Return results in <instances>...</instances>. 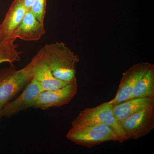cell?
Returning <instances> with one entry per match:
<instances>
[{
  "instance_id": "15",
  "label": "cell",
  "mask_w": 154,
  "mask_h": 154,
  "mask_svg": "<svg viewBox=\"0 0 154 154\" xmlns=\"http://www.w3.org/2000/svg\"><path fill=\"white\" fill-rule=\"evenodd\" d=\"M47 0H36L29 9L36 19L44 25Z\"/></svg>"
},
{
  "instance_id": "11",
  "label": "cell",
  "mask_w": 154,
  "mask_h": 154,
  "mask_svg": "<svg viewBox=\"0 0 154 154\" xmlns=\"http://www.w3.org/2000/svg\"><path fill=\"white\" fill-rule=\"evenodd\" d=\"M27 9L22 0H14L0 24V40L10 39L23 20Z\"/></svg>"
},
{
  "instance_id": "5",
  "label": "cell",
  "mask_w": 154,
  "mask_h": 154,
  "mask_svg": "<svg viewBox=\"0 0 154 154\" xmlns=\"http://www.w3.org/2000/svg\"><path fill=\"white\" fill-rule=\"evenodd\" d=\"M128 139H138L154 128V105L146 107L119 122Z\"/></svg>"
},
{
  "instance_id": "10",
  "label": "cell",
  "mask_w": 154,
  "mask_h": 154,
  "mask_svg": "<svg viewBox=\"0 0 154 154\" xmlns=\"http://www.w3.org/2000/svg\"><path fill=\"white\" fill-rule=\"evenodd\" d=\"M45 33L44 25L36 19L30 10L26 11L22 22L10 38H20L26 41L39 40Z\"/></svg>"
},
{
  "instance_id": "7",
  "label": "cell",
  "mask_w": 154,
  "mask_h": 154,
  "mask_svg": "<svg viewBox=\"0 0 154 154\" xmlns=\"http://www.w3.org/2000/svg\"><path fill=\"white\" fill-rule=\"evenodd\" d=\"M43 91L39 83L32 79L17 98L10 101L3 107L0 117H10L22 110L32 107L39 94Z\"/></svg>"
},
{
  "instance_id": "2",
  "label": "cell",
  "mask_w": 154,
  "mask_h": 154,
  "mask_svg": "<svg viewBox=\"0 0 154 154\" xmlns=\"http://www.w3.org/2000/svg\"><path fill=\"white\" fill-rule=\"evenodd\" d=\"M66 137L77 145L89 148L107 141L120 142L118 135L112 128L97 123L72 122Z\"/></svg>"
},
{
  "instance_id": "1",
  "label": "cell",
  "mask_w": 154,
  "mask_h": 154,
  "mask_svg": "<svg viewBox=\"0 0 154 154\" xmlns=\"http://www.w3.org/2000/svg\"><path fill=\"white\" fill-rule=\"evenodd\" d=\"M39 51L56 78L65 82L76 79L75 67L79 58L63 42L46 44Z\"/></svg>"
},
{
  "instance_id": "3",
  "label": "cell",
  "mask_w": 154,
  "mask_h": 154,
  "mask_svg": "<svg viewBox=\"0 0 154 154\" xmlns=\"http://www.w3.org/2000/svg\"><path fill=\"white\" fill-rule=\"evenodd\" d=\"M33 79L32 60L20 70H17L14 66H11L0 71V113L6 104Z\"/></svg>"
},
{
  "instance_id": "13",
  "label": "cell",
  "mask_w": 154,
  "mask_h": 154,
  "mask_svg": "<svg viewBox=\"0 0 154 154\" xmlns=\"http://www.w3.org/2000/svg\"><path fill=\"white\" fill-rule=\"evenodd\" d=\"M139 98H154V66L152 64L137 82L129 99Z\"/></svg>"
},
{
  "instance_id": "12",
  "label": "cell",
  "mask_w": 154,
  "mask_h": 154,
  "mask_svg": "<svg viewBox=\"0 0 154 154\" xmlns=\"http://www.w3.org/2000/svg\"><path fill=\"white\" fill-rule=\"evenodd\" d=\"M154 105V98H139L129 99L113 105V114L119 122L142 109Z\"/></svg>"
},
{
  "instance_id": "16",
  "label": "cell",
  "mask_w": 154,
  "mask_h": 154,
  "mask_svg": "<svg viewBox=\"0 0 154 154\" xmlns=\"http://www.w3.org/2000/svg\"><path fill=\"white\" fill-rule=\"evenodd\" d=\"M36 0H22L23 4L27 10H29Z\"/></svg>"
},
{
  "instance_id": "6",
  "label": "cell",
  "mask_w": 154,
  "mask_h": 154,
  "mask_svg": "<svg viewBox=\"0 0 154 154\" xmlns=\"http://www.w3.org/2000/svg\"><path fill=\"white\" fill-rule=\"evenodd\" d=\"M77 91L76 79L56 90L42 91L37 96L32 107L46 110L51 107H61L71 102Z\"/></svg>"
},
{
  "instance_id": "4",
  "label": "cell",
  "mask_w": 154,
  "mask_h": 154,
  "mask_svg": "<svg viewBox=\"0 0 154 154\" xmlns=\"http://www.w3.org/2000/svg\"><path fill=\"white\" fill-rule=\"evenodd\" d=\"M113 105L109 102H104L92 108H86L81 111L72 122L91 123L106 125L112 128L122 143L128 139L119 122L113 114Z\"/></svg>"
},
{
  "instance_id": "14",
  "label": "cell",
  "mask_w": 154,
  "mask_h": 154,
  "mask_svg": "<svg viewBox=\"0 0 154 154\" xmlns=\"http://www.w3.org/2000/svg\"><path fill=\"white\" fill-rule=\"evenodd\" d=\"M15 38L0 40V64L7 62L11 66L13 63L21 60V52L17 50L18 45L15 44Z\"/></svg>"
},
{
  "instance_id": "8",
  "label": "cell",
  "mask_w": 154,
  "mask_h": 154,
  "mask_svg": "<svg viewBox=\"0 0 154 154\" xmlns=\"http://www.w3.org/2000/svg\"><path fill=\"white\" fill-rule=\"evenodd\" d=\"M151 63H140L131 67L123 73L116 95L109 103L112 105L119 104L129 99L135 85Z\"/></svg>"
},
{
  "instance_id": "9",
  "label": "cell",
  "mask_w": 154,
  "mask_h": 154,
  "mask_svg": "<svg viewBox=\"0 0 154 154\" xmlns=\"http://www.w3.org/2000/svg\"><path fill=\"white\" fill-rule=\"evenodd\" d=\"M31 60L33 63V79L39 83L43 91L56 90L69 82L61 81L54 76L39 51Z\"/></svg>"
}]
</instances>
